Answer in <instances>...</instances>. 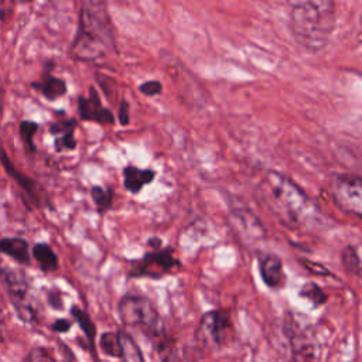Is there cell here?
I'll use <instances>...</instances> for the list:
<instances>
[{"label": "cell", "mask_w": 362, "mask_h": 362, "mask_svg": "<svg viewBox=\"0 0 362 362\" xmlns=\"http://www.w3.org/2000/svg\"><path fill=\"white\" fill-rule=\"evenodd\" d=\"M259 195L269 211L288 228L314 226L321 218L317 202L291 178L276 170H269L263 175Z\"/></svg>", "instance_id": "6da1fadb"}, {"label": "cell", "mask_w": 362, "mask_h": 362, "mask_svg": "<svg viewBox=\"0 0 362 362\" xmlns=\"http://www.w3.org/2000/svg\"><path fill=\"white\" fill-rule=\"evenodd\" d=\"M116 54L115 27L107 4L85 0L78 14V30L71 45V55L78 61H102Z\"/></svg>", "instance_id": "7a4b0ae2"}, {"label": "cell", "mask_w": 362, "mask_h": 362, "mask_svg": "<svg viewBox=\"0 0 362 362\" xmlns=\"http://www.w3.org/2000/svg\"><path fill=\"white\" fill-rule=\"evenodd\" d=\"M288 25L296 41L310 52L327 47L335 27V3L331 0H307L290 3Z\"/></svg>", "instance_id": "3957f363"}, {"label": "cell", "mask_w": 362, "mask_h": 362, "mask_svg": "<svg viewBox=\"0 0 362 362\" xmlns=\"http://www.w3.org/2000/svg\"><path fill=\"white\" fill-rule=\"evenodd\" d=\"M117 313L126 327L137 328L154 338H160L164 334L160 314L146 296L124 294L117 304Z\"/></svg>", "instance_id": "277c9868"}, {"label": "cell", "mask_w": 362, "mask_h": 362, "mask_svg": "<svg viewBox=\"0 0 362 362\" xmlns=\"http://www.w3.org/2000/svg\"><path fill=\"white\" fill-rule=\"evenodd\" d=\"M335 205L356 218L362 216V180L354 174H335L329 182Z\"/></svg>", "instance_id": "5b68a950"}, {"label": "cell", "mask_w": 362, "mask_h": 362, "mask_svg": "<svg viewBox=\"0 0 362 362\" xmlns=\"http://www.w3.org/2000/svg\"><path fill=\"white\" fill-rule=\"evenodd\" d=\"M178 266H180V262L174 256L173 247L167 246L163 249L147 252L140 259L133 260L129 276L161 279L168 273H171Z\"/></svg>", "instance_id": "8992f818"}, {"label": "cell", "mask_w": 362, "mask_h": 362, "mask_svg": "<svg viewBox=\"0 0 362 362\" xmlns=\"http://www.w3.org/2000/svg\"><path fill=\"white\" fill-rule=\"evenodd\" d=\"M232 329V321L226 311L212 310L205 313L197 329L198 341L206 348L223 346Z\"/></svg>", "instance_id": "52a82bcc"}, {"label": "cell", "mask_w": 362, "mask_h": 362, "mask_svg": "<svg viewBox=\"0 0 362 362\" xmlns=\"http://www.w3.org/2000/svg\"><path fill=\"white\" fill-rule=\"evenodd\" d=\"M1 277L7 288L10 301L13 303L17 314L21 320L33 322L37 320V311L30 303L28 284L23 274H17L13 270H1Z\"/></svg>", "instance_id": "ba28073f"}, {"label": "cell", "mask_w": 362, "mask_h": 362, "mask_svg": "<svg viewBox=\"0 0 362 362\" xmlns=\"http://www.w3.org/2000/svg\"><path fill=\"white\" fill-rule=\"evenodd\" d=\"M0 164L4 168L6 174L14 180V182L27 194V197L30 198V201L37 206H42L44 202L48 201L45 191L42 189V187L30 175L21 173L18 168H16V165L13 164L8 153L6 151V148L3 146H0Z\"/></svg>", "instance_id": "9c48e42d"}, {"label": "cell", "mask_w": 362, "mask_h": 362, "mask_svg": "<svg viewBox=\"0 0 362 362\" xmlns=\"http://www.w3.org/2000/svg\"><path fill=\"white\" fill-rule=\"evenodd\" d=\"M79 119L85 122H96L99 124H113L115 116L110 109L105 107L100 102L98 90L90 86L88 96L78 98Z\"/></svg>", "instance_id": "30bf717a"}, {"label": "cell", "mask_w": 362, "mask_h": 362, "mask_svg": "<svg viewBox=\"0 0 362 362\" xmlns=\"http://www.w3.org/2000/svg\"><path fill=\"white\" fill-rule=\"evenodd\" d=\"M259 270L263 283L270 288H281L286 284V274L281 259L274 253L259 256Z\"/></svg>", "instance_id": "8fae6325"}, {"label": "cell", "mask_w": 362, "mask_h": 362, "mask_svg": "<svg viewBox=\"0 0 362 362\" xmlns=\"http://www.w3.org/2000/svg\"><path fill=\"white\" fill-rule=\"evenodd\" d=\"M31 247L24 238L20 236H4L0 238V253L8 256L21 266L31 263Z\"/></svg>", "instance_id": "7c38bea8"}, {"label": "cell", "mask_w": 362, "mask_h": 362, "mask_svg": "<svg viewBox=\"0 0 362 362\" xmlns=\"http://www.w3.org/2000/svg\"><path fill=\"white\" fill-rule=\"evenodd\" d=\"M31 88L35 89L42 98H45L49 102L62 98L68 89L66 82L62 78L52 75L49 71L44 72L41 79L31 82Z\"/></svg>", "instance_id": "4fadbf2b"}, {"label": "cell", "mask_w": 362, "mask_h": 362, "mask_svg": "<svg viewBox=\"0 0 362 362\" xmlns=\"http://www.w3.org/2000/svg\"><path fill=\"white\" fill-rule=\"evenodd\" d=\"M156 171L151 168H139L136 165H127L123 168V185L132 194H139L143 187L153 182Z\"/></svg>", "instance_id": "5bb4252c"}, {"label": "cell", "mask_w": 362, "mask_h": 362, "mask_svg": "<svg viewBox=\"0 0 362 362\" xmlns=\"http://www.w3.org/2000/svg\"><path fill=\"white\" fill-rule=\"evenodd\" d=\"M232 216L236 219L238 226L252 239H263L266 236V230L262 225V222L256 218V215L243 206H236L235 209H232Z\"/></svg>", "instance_id": "9a60e30c"}, {"label": "cell", "mask_w": 362, "mask_h": 362, "mask_svg": "<svg viewBox=\"0 0 362 362\" xmlns=\"http://www.w3.org/2000/svg\"><path fill=\"white\" fill-rule=\"evenodd\" d=\"M31 256L34 257V260L38 263L40 269L44 272V273H51V272H55L59 266V262H58V256L57 253L54 252V249L45 243V242H38L35 243L31 250H30Z\"/></svg>", "instance_id": "2e32d148"}, {"label": "cell", "mask_w": 362, "mask_h": 362, "mask_svg": "<svg viewBox=\"0 0 362 362\" xmlns=\"http://www.w3.org/2000/svg\"><path fill=\"white\" fill-rule=\"evenodd\" d=\"M120 334V342H122V362H144L143 354L134 339L126 334V332H119Z\"/></svg>", "instance_id": "e0dca14e"}, {"label": "cell", "mask_w": 362, "mask_h": 362, "mask_svg": "<svg viewBox=\"0 0 362 362\" xmlns=\"http://www.w3.org/2000/svg\"><path fill=\"white\" fill-rule=\"evenodd\" d=\"M38 129H40V124L33 120H21L18 124V134L21 137V141H23L27 153H30V154L37 153L34 136L38 132Z\"/></svg>", "instance_id": "ac0fdd59"}, {"label": "cell", "mask_w": 362, "mask_h": 362, "mask_svg": "<svg viewBox=\"0 0 362 362\" xmlns=\"http://www.w3.org/2000/svg\"><path fill=\"white\" fill-rule=\"evenodd\" d=\"M99 346L102 352L107 356L120 358L122 356V342H120V334L106 331L102 334L99 339Z\"/></svg>", "instance_id": "d6986e66"}, {"label": "cell", "mask_w": 362, "mask_h": 362, "mask_svg": "<svg viewBox=\"0 0 362 362\" xmlns=\"http://www.w3.org/2000/svg\"><path fill=\"white\" fill-rule=\"evenodd\" d=\"M71 315H72L74 320L78 322L79 328L83 331V334L86 335V338L92 342V341L95 339V337H96V327H95L93 321L90 320L89 314H88L85 310H82L81 307L72 305V307H71Z\"/></svg>", "instance_id": "ffe728a7"}, {"label": "cell", "mask_w": 362, "mask_h": 362, "mask_svg": "<svg viewBox=\"0 0 362 362\" xmlns=\"http://www.w3.org/2000/svg\"><path fill=\"white\" fill-rule=\"evenodd\" d=\"M298 294H300V297L308 300L314 307H320V305L325 304L327 298H328L325 291L314 281H308V283L303 284Z\"/></svg>", "instance_id": "44dd1931"}, {"label": "cell", "mask_w": 362, "mask_h": 362, "mask_svg": "<svg viewBox=\"0 0 362 362\" xmlns=\"http://www.w3.org/2000/svg\"><path fill=\"white\" fill-rule=\"evenodd\" d=\"M341 259H342V266L345 267L348 274H354V276L361 274V259L354 245H348L342 249Z\"/></svg>", "instance_id": "7402d4cb"}, {"label": "cell", "mask_w": 362, "mask_h": 362, "mask_svg": "<svg viewBox=\"0 0 362 362\" xmlns=\"http://www.w3.org/2000/svg\"><path fill=\"white\" fill-rule=\"evenodd\" d=\"M90 197L92 201L95 202L98 211L100 214L106 212L107 209L112 208V199H113V191L109 188H103L100 185H93L90 188Z\"/></svg>", "instance_id": "603a6c76"}, {"label": "cell", "mask_w": 362, "mask_h": 362, "mask_svg": "<svg viewBox=\"0 0 362 362\" xmlns=\"http://www.w3.org/2000/svg\"><path fill=\"white\" fill-rule=\"evenodd\" d=\"M76 139H75V130L66 132L54 140V147L57 151H72L76 148Z\"/></svg>", "instance_id": "cb8c5ba5"}, {"label": "cell", "mask_w": 362, "mask_h": 362, "mask_svg": "<svg viewBox=\"0 0 362 362\" xmlns=\"http://www.w3.org/2000/svg\"><path fill=\"white\" fill-rule=\"evenodd\" d=\"M23 362H57V359L49 349L44 346H35L25 355Z\"/></svg>", "instance_id": "d4e9b609"}, {"label": "cell", "mask_w": 362, "mask_h": 362, "mask_svg": "<svg viewBox=\"0 0 362 362\" xmlns=\"http://www.w3.org/2000/svg\"><path fill=\"white\" fill-rule=\"evenodd\" d=\"M76 119L74 117H69V119H61V120H57V122H52L49 124V133L55 137L66 133V132H71V130H75L76 129Z\"/></svg>", "instance_id": "484cf974"}, {"label": "cell", "mask_w": 362, "mask_h": 362, "mask_svg": "<svg viewBox=\"0 0 362 362\" xmlns=\"http://www.w3.org/2000/svg\"><path fill=\"white\" fill-rule=\"evenodd\" d=\"M163 89V85L160 81H156V79H151V81H146L143 82L140 86H139V90L146 95V96H156L161 92Z\"/></svg>", "instance_id": "4316f807"}, {"label": "cell", "mask_w": 362, "mask_h": 362, "mask_svg": "<svg viewBox=\"0 0 362 362\" xmlns=\"http://www.w3.org/2000/svg\"><path fill=\"white\" fill-rule=\"evenodd\" d=\"M48 303L52 308L55 310H62L64 308V301H62V296L58 290H51L48 293Z\"/></svg>", "instance_id": "83f0119b"}, {"label": "cell", "mask_w": 362, "mask_h": 362, "mask_svg": "<svg viewBox=\"0 0 362 362\" xmlns=\"http://www.w3.org/2000/svg\"><path fill=\"white\" fill-rule=\"evenodd\" d=\"M119 120H120V124L122 126H126L129 124L130 122V115H129V102L126 99H123L120 102V106H119Z\"/></svg>", "instance_id": "f1b7e54d"}, {"label": "cell", "mask_w": 362, "mask_h": 362, "mask_svg": "<svg viewBox=\"0 0 362 362\" xmlns=\"http://www.w3.org/2000/svg\"><path fill=\"white\" fill-rule=\"evenodd\" d=\"M71 325L72 322L66 318H58L54 324H52V329L55 332H59V334H64V332H68L71 329Z\"/></svg>", "instance_id": "f546056e"}, {"label": "cell", "mask_w": 362, "mask_h": 362, "mask_svg": "<svg viewBox=\"0 0 362 362\" xmlns=\"http://www.w3.org/2000/svg\"><path fill=\"white\" fill-rule=\"evenodd\" d=\"M165 362H185L182 358H180V355L177 352H171L167 358Z\"/></svg>", "instance_id": "4dcf8cb0"}, {"label": "cell", "mask_w": 362, "mask_h": 362, "mask_svg": "<svg viewBox=\"0 0 362 362\" xmlns=\"http://www.w3.org/2000/svg\"><path fill=\"white\" fill-rule=\"evenodd\" d=\"M148 245H150V246H154V249H158L160 245H161V240H160L158 238H151V239L148 240Z\"/></svg>", "instance_id": "1f68e13d"}]
</instances>
